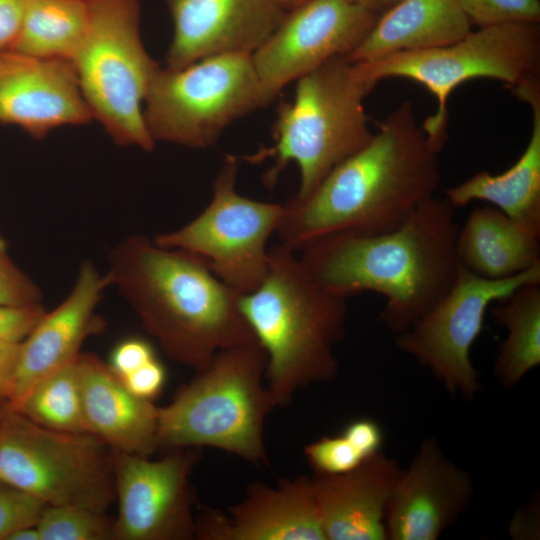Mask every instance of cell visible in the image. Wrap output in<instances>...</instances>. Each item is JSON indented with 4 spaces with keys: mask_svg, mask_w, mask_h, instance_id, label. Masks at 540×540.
Wrapping results in <instances>:
<instances>
[{
    "mask_svg": "<svg viewBox=\"0 0 540 540\" xmlns=\"http://www.w3.org/2000/svg\"><path fill=\"white\" fill-rule=\"evenodd\" d=\"M439 153L417 123L412 102H403L309 195L284 204L279 243L297 252L328 236L398 228L438 189Z\"/></svg>",
    "mask_w": 540,
    "mask_h": 540,
    "instance_id": "6da1fadb",
    "label": "cell"
},
{
    "mask_svg": "<svg viewBox=\"0 0 540 540\" xmlns=\"http://www.w3.org/2000/svg\"><path fill=\"white\" fill-rule=\"evenodd\" d=\"M454 208L435 196L424 201L398 228L377 235H333L299 252L313 278L348 298L365 291L386 298L383 325L406 331L451 287L459 269Z\"/></svg>",
    "mask_w": 540,
    "mask_h": 540,
    "instance_id": "7a4b0ae2",
    "label": "cell"
},
{
    "mask_svg": "<svg viewBox=\"0 0 540 540\" xmlns=\"http://www.w3.org/2000/svg\"><path fill=\"white\" fill-rule=\"evenodd\" d=\"M105 273L172 360L198 370L220 350L256 342L240 294L190 252L127 237L108 255Z\"/></svg>",
    "mask_w": 540,
    "mask_h": 540,
    "instance_id": "3957f363",
    "label": "cell"
},
{
    "mask_svg": "<svg viewBox=\"0 0 540 540\" xmlns=\"http://www.w3.org/2000/svg\"><path fill=\"white\" fill-rule=\"evenodd\" d=\"M240 309L266 352V387L275 407L337 377L334 347L345 334L346 298L319 284L296 251L280 243L269 248L266 275L240 296Z\"/></svg>",
    "mask_w": 540,
    "mask_h": 540,
    "instance_id": "277c9868",
    "label": "cell"
},
{
    "mask_svg": "<svg viewBox=\"0 0 540 540\" xmlns=\"http://www.w3.org/2000/svg\"><path fill=\"white\" fill-rule=\"evenodd\" d=\"M266 363L257 341L217 352L158 407L157 450L210 447L268 465L264 428L276 407L263 382Z\"/></svg>",
    "mask_w": 540,
    "mask_h": 540,
    "instance_id": "5b68a950",
    "label": "cell"
},
{
    "mask_svg": "<svg viewBox=\"0 0 540 540\" xmlns=\"http://www.w3.org/2000/svg\"><path fill=\"white\" fill-rule=\"evenodd\" d=\"M376 83L357 63L334 58L296 81L292 102H281L272 128L274 142L243 157L252 164L274 161L263 182L273 187L281 172L294 162L300 173L295 198L309 195L343 160L373 137L363 101Z\"/></svg>",
    "mask_w": 540,
    "mask_h": 540,
    "instance_id": "8992f818",
    "label": "cell"
},
{
    "mask_svg": "<svg viewBox=\"0 0 540 540\" xmlns=\"http://www.w3.org/2000/svg\"><path fill=\"white\" fill-rule=\"evenodd\" d=\"M87 25L71 58L93 119L113 141L151 151L144 102L160 67L140 33V0H85Z\"/></svg>",
    "mask_w": 540,
    "mask_h": 540,
    "instance_id": "52a82bcc",
    "label": "cell"
},
{
    "mask_svg": "<svg viewBox=\"0 0 540 540\" xmlns=\"http://www.w3.org/2000/svg\"><path fill=\"white\" fill-rule=\"evenodd\" d=\"M355 63L376 84L386 78H407L436 97V112L421 126L441 151L448 137L447 100L459 85L474 78H492L514 94L540 84V26L529 22L484 26L445 46Z\"/></svg>",
    "mask_w": 540,
    "mask_h": 540,
    "instance_id": "ba28073f",
    "label": "cell"
},
{
    "mask_svg": "<svg viewBox=\"0 0 540 540\" xmlns=\"http://www.w3.org/2000/svg\"><path fill=\"white\" fill-rule=\"evenodd\" d=\"M269 103L251 54L230 53L180 68L159 67L143 115L154 142L205 149L230 124Z\"/></svg>",
    "mask_w": 540,
    "mask_h": 540,
    "instance_id": "9c48e42d",
    "label": "cell"
},
{
    "mask_svg": "<svg viewBox=\"0 0 540 540\" xmlns=\"http://www.w3.org/2000/svg\"><path fill=\"white\" fill-rule=\"evenodd\" d=\"M113 457L92 434L48 429L7 403L0 408V481L46 506L106 513L115 501Z\"/></svg>",
    "mask_w": 540,
    "mask_h": 540,
    "instance_id": "30bf717a",
    "label": "cell"
},
{
    "mask_svg": "<svg viewBox=\"0 0 540 540\" xmlns=\"http://www.w3.org/2000/svg\"><path fill=\"white\" fill-rule=\"evenodd\" d=\"M238 159L227 155L205 209L184 226L157 235L160 246L201 257L212 272L240 295L266 275L268 241L276 234L284 204L257 201L236 191Z\"/></svg>",
    "mask_w": 540,
    "mask_h": 540,
    "instance_id": "8fae6325",
    "label": "cell"
},
{
    "mask_svg": "<svg viewBox=\"0 0 540 540\" xmlns=\"http://www.w3.org/2000/svg\"><path fill=\"white\" fill-rule=\"evenodd\" d=\"M528 283H540V264L504 279L477 276L461 265L448 291L406 331L397 347L429 369L451 395L474 400L482 391L470 351L488 306Z\"/></svg>",
    "mask_w": 540,
    "mask_h": 540,
    "instance_id": "7c38bea8",
    "label": "cell"
},
{
    "mask_svg": "<svg viewBox=\"0 0 540 540\" xmlns=\"http://www.w3.org/2000/svg\"><path fill=\"white\" fill-rule=\"evenodd\" d=\"M201 454L198 448L175 449L151 459L114 452L118 514L113 520V539H195L196 495L190 475Z\"/></svg>",
    "mask_w": 540,
    "mask_h": 540,
    "instance_id": "4fadbf2b",
    "label": "cell"
},
{
    "mask_svg": "<svg viewBox=\"0 0 540 540\" xmlns=\"http://www.w3.org/2000/svg\"><path fill=\"white\" fill-rule=\"evenodd\" d=\"M379 16L349 0H307L286 11L251 54L270 102L291 82L334 58L348 57Z\"/></svg>",
    "mask_w": 540,
    "mask_h": 540,
    "instance_id": "5bb4252c",
    "label": "cell"
},
{
    "mask_svg": "<svg viewBox=\"0 0 540 540\" xmlns=\"http://www.w3.org/2000/svg\"><path fill=\"white\" fill-rule=\"evenodd\" d=\"M474 495L469 471L424 439L402 469L385 518L387 540H436L466 511Z\"/></svg>",
    "mask_w": 540,
    "mask_h": 540,
    "instance_id": "9a60e30c",
    "label": "cell"
},
{
    "mask_svg": "<svg viewBox=\"0 0 540 540\" xmlns=\"http://www.w3.org/2000/svg\"><path fill=\"white\" fill-rule=\"evenodd\" d=\"M93 119L70 60L0 53V123L35 139Z\"/></svg>",
    "mask_w": 540,
    "mask_h": 540,
    "instance_id": "2e32d148",
    "label": "cell"
},
{
    "mask_svg": "<svg viewBox=\"0 0 540 540\" xmlns=\"http://www.w3.org/2000/svg\"><path fill=\"white\" fill-rule=\"evenodd\" d=\"M165 1L173 23L169 68L220 54H252L286 13L274 0Z\"/></svg>",
    "mask_w": 540,
    "mask_h": 540,
    "instance_id": "e0dca14e",
    "label": "cell"
},
{
    "mask_svg": "<svg viewBox=\"0 0 540 540\" xmlns=\"http://www.w3.org/2000/svg\"><path fill=\"white\" fill-rule=\"evenodd\" d=\"M199 540H326L312 476L254 482L228 512L204 508L196 515Z\"/></svg>",
    "mask_w": 540,
    "mask_h": 540,
    "instance_id": "ac0fdd59",
    "label": "cell"
},
{
    "mask_svg": "<svg viewBox=\"0 0 540 540\" xmlns=\"http://www.w3.org/2000/svg\"><path fill=\"white\" fill-rule=\"evenodd\" d=\"M109 286L106 274L92 262L81 264L66 298L46 311L20 344L9 407H16L38 382L78 359L84 341L101 328L96 310Z\"/></svg>",
    "mask_w": 540,
    "mask_h": 540,
    "instance_id": "d6986e66",
    "label": "cell"
},
{
    "mask_svg": "<svg viewBox=\"0 0 540 540\" xmlns=\"http://www.w3.org/2000/svg\"><path fill=\"white\" fill-rule=\"evenodd\" d=\"M402 469L382 451L338 475H313L326 540H387V507Z\"/></svg>",
    "mask_w": 540,
    "mask_h": 540,
    "instance_id": "ffe728a7",
    "label": "cell"
},
{
    "mask_svg": "<svg viewBox=\"0 0 540 540\" xmlns=\"http://www.w3.org/2000/svg\"><path fill=\"white\" fill-rule=\"evenodd\" d=\"M77 366L88 432L114 452H156L158 407L130 392L97 355L81 353Z\"/></svg>",
    "mask_w": 540,
    "mask_h": 540,
    "instance_id": "44dd1931",
    "label": "cell"
},
{
    "mask_svg": "<svg viewBox=\"0 0 540 540\" xmlns=\"http://www.w3.org/2000/svg\"><path fill=\"white\" fill-rule=\"evenodd\" d=\"M471 26L459 0H400L378 17L346 58L367 62L396 52L445 46L466 36Z\"/></svg>",
    "mask_w": 540,
    "mask_h": 540,
    "instance_id": "7402d4cb",
    "label": "cell"
},
{
    "mask_svg": "<svg viewBox=\"0 0 540 540\" xmlns=\"http://www.w3.org/2000/svg\"><path fill=\"white\" fill-rule=\"evenodd\" d=\"M533 113L529 142L519 159L506 171L493 175L480 171L445 190V200L455 209L475 200L486 201L511 219L540 233V86L521 93Z\"/></svg>",
    "mask_w": 540,
    "mask_h": 540,
    "instance_id": "603a6c76",
    "label": "cell"
},
{
    "mask_svg": "<svg viewBox=\"0 0 540 540\" xmlns=\"http://www.w3.org/2000/svg\"><path fill=\"white\" fill-rule=\"evenodd\" d=\"M455 250L469 272L504 279L540 264V233L486 205L471 211L458 227Z\"/></svg>",
    "mask_w": 540,
    "mask_h": 540,
    "instance_id": "cb8c5ba5",
    "label": "cell"
},
{
    "mask_svg": "<svg viewBox=\"0 0 540 540\" xmlns=\"http://www.w3.org/2000/svg\"><path fill=\"white\" fill-rule=\"evenodd\" d=\"M507 335L496 355L493 374L505 389H514L540 364V283H528L491 308Z\"/></svg>",
    "mask_w": 540,
    "mask_h": 540,
    "instance_id": "d4e9b609",
    "label": "cell"
},
{
    "mask_svg": "<svg viewBox=\"0 0 540 540\" xmlns=\"http://www.w3.org/2000/svg\"><path fill=\"white\" fill-rule=\"evenodd\" d=\"M86 25L85 0H25L22 27L11 50L71 60Z\"/></svg>",
    "mask_w": 540,
    "mask_h": 540,
    "instance_id": "484cf974",
    "label": "cell"
},
{
    "mask_svg": "<svg viewBox=\"0 0 540 540\" xmlns=\"http://www.w3.org/2000/svg\"><path fill=\"white\" fill-rule=\"evenodd\" d=\"M77 360L38 382L12 409L48 429L90 434L83 414Z\"/></svg>",
    "mask_w": 540,
    "mask_h": 540,
    "instance_id": "4316f807",
    "label": "cell"
},
{
    "mask_svg": "<svg viewBox=\"0 0 540 540\" xmlns=\"http://www.w3.org/2000/svg\"><path fill=\"white\" fill-rule=\"evenodd\" d=\"M40 540H110L113 520L93 509L45 506L36 524Z\"/></svg>",
    "mask_w": 540,
    "mask_h": 540,
    "instance_id": "83f0119b",
    "label": "cell"
},
{
    "mask_svg": "<svg viewBox=\"0 0 540 540\" xmlns=\"http://www.w3.org/2000/svg\"><path fill=\"white\" fill-rule=\"evenodd\" d=\"M472 25L479 27L540 21V0H459Z\"/></svg>",
    "mask_w": 540,
    "mask_h": 540,
    "instance_id": "f1b7e54d",
    "label": "cell"
},
{
    "mask_svg": "<svg viewBox=\"0 0 540 540\" xmlns=\"http://www.w3.org/2000/svg\"><path fill=\"white\" fill-rule=\"evenodd\" d=\"M304 455L315 475L342 474L366 460L342 434L309 443Z\"/></svg>",
    "mask_w": 540,
    "mask_h": 540,
    "instance_id": "f546056e",
    "label": "cell"
},
{
    "mask_svg": "<svg viewBox=\"0 0 540 540\" xmlns=\"http://www.w3.org/2000/svg\"><path fill=\"white\" fill-rule=\"evenodd\" d=\"M46 505L29 494L0 481V540L17 529L34 526Z\"/></svg>",
    "mask_w": 540,
    "mask_h": 540,
    "instance_id": "4dcf8cb0",
    "label": "cell"
},
{
    "mask_svg": "<svg viewBox=\"0 0 540 540\" xmlns=\"http://www.w3.org/2000/svg\"><path fill=\"white\" fill-rule=\"evenodd\" d=\"M42 303V292L8 256L0 251V305Z\"/></svg>",
    "mask_w": 540,
    "mask_h": 540,
    "instance_id": "1f68e13d",
    "label": "cell"
},
{
    "mask_svg": "<svg viewBox=\"0 0 540 540\" xmlns=\"http://www.w3.org/2000/svg\"><path fill=\"white\" fill-rule=\"evenodd\" d=\"M45 312L42 303L0 305V343H22Z\"/></svg>",
    "mask_w": 540,
    "mask_h": 540,
    "instance_id": "d6a6232c",
    "label": "cell"
},
{
    "mask_svg": "<svg viewBox=\"0 0 540 540\" xmlns=\"http://www.w3.org/2000/svg\"><path fill=\"white\" fill-rule=\"evenodd\" d=\"M155 358V352L147 341L129 338L114 347L108 365L119 378H123Z\"/></svg>",
    "mask_w": 540,
    "mask_h": 540,
    "instance_id": "836d02e7",
    "label": "cell"
},
{
    "mask_svg": "<svg viewBox=\"0 0 540 540\" xmlns=\"http://www.w3.org/2000/svg\"><path fill=\"white\" fill-rule=\"evenodd\" d=\"M366 459L381 452L384 432L374 419L363 417L348 423L341 433Z\"/></svg>",
    "mask_w": 540,
    "mask_h": 540,
    "instance_id": "e575fe53",
    "label": "cell"
},
{
    "mask_svg": "<svg viewBox=\"0 0 540 540\" xmlns=\"http://www.w3.org/2000/svg\"><path fill=\"white\" fill-rule=\"evenodd\" d=\"M120 379L130 392L138 397L152 401L161 392L165 384L166 372L161 362L155 358Z\"/></svg>",
    "mask_w": 540,
    "mask_h": 540,
    "instance_id": "d590c367",
    "label": "cell"
},
{
    "mask_svg": "<svg viewBox=\"0 0 540 540\" xmlns=\"http://www.w3.org/2000/svg\"><path fill=\"white\" fill-rule=\"evenodd\" d=\"M25 0H0V53L11 50L19 36Z\"/></svg>",
    "mask_w": 540,
    "mask_h": 540,
    "instance_id": "8d00e7d4",
    "label": "cell"
},
{
    "mask_svg": "<svg viewBox=\"0 0 540 540\" xmlns=\"http://www.w3.org/2000/svg\"><path fill=\"white\" fill-rule=\"evenodd\" d=\"M20 344L0 343V397L6 402L12 394Z\"/></svg>",
    "mask_w": 540,
    "mask_h": 540,
    "instance_id": "74e56055",
    "label": "cell"
},
{
    "mask_svg": "<svg viewBox=\"0 0 540 540\" xmlns=\"http://www.w3.org/2000/svg\"><path fill=\"white\" fill-rule=\"evenodd\" d=\"M537 512L536 503L521 508L511 521V537L517 539H535V536L539 535V533L536 532V528L539 529L538 522L536 523V520H538V518H536Z\"/></svg>",
    "mask_w": 540,
    "mask_h": 540,
    "instance_id": "f35d334b",
    "label": "cell"
},
{
    "mask_svg": "<svg viewBox=\"0 0 540 540\" xmlns=\"http://www.w3.org/2000/svg\"><path fill=\"white\" fill-rule=\"evenodd\" d=\"M378 15L383 14L400 0H349Z\"/></svg>",
    "mask_w": 540,
    "mask_h": 540,
    "instance_id": "ab89813d",
    "label": "cell"
},
{
    "mask_svg": "<svg viewBox=\"0 0 540 540\" xmlns=\"http://www.w3.org/2000/svg\"><path fill=\"white\" fill-rule=\"evenodd\" d=\"M7 540H40V536L36 525H34L17 529Z\"/></svg>",
    "mask_w": 540,
    "mask_h": 540,
    "instance_id": "60d3db41",
    "label": "cell"
},
{
    "mask_svg": "<svg viewBox=\"0 0 540 540\" xmlns=\"http://www.w3.org/2000/svg\"><path fill=\"white\" fill-rule=\"evenodd\" d=\"M285 11L291 10L307 0H274Z\"/></svg>",
    "mask_w": 540,
    "mask_h": 540,
    "instance_id": "b9f144b4",
    "label": "cell"
},
{
    "mask_svg": "<svg viewBox=\"0 0 540 540\" xmlns=\"http://www.w3.org/2000/svg\"><path fill=\"white\" fill-rule=\"evenodd\" d=\"M1 250H7V245H6L5 239L0 233V251Z\"/></svg>",
    "mask_w": 540,
    "mask_h": 540,
    "instance_id": "7bdbcfd3",
    "label": "cell"
},
{
    "mask_svg": "<svg viewBox=\"0 0 540 540\" xmlns=\"http://www.w3.org/2000/svg\"><path fill=\"white\" fill-rule=\"evenodd\" d=\"M6 403L7 402L3 398L0 397V408Z\"/></svg>",
    "mask_w": 540,
    "mask_h": 540,
    "instance_id": "ee69618b",
    "label": "cell"
}]
</instances>
